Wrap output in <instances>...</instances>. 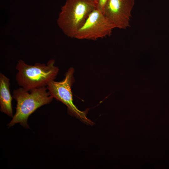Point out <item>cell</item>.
<instances>
[{
    "instance_id": "cell-1",
    "label": "cell",
    "mask_w": 169,
    "mask_h": 169,
    "mask_svg": "<svg viewBox=\"0 0 169 169\" xmlns=\"http://www.w3.org/2000/svg\"><path fill=\"white\" fill-rule=\"evenodd\" d=\"M12 96L17 101L16 112L7 125L9 127L19 123L26 128H29L27 120L29 116L38 108L49 104L54 98L46 86L29 91L20 87L13 90Z\"/></svg>"
},
{
    "instance_id": "cell-2",
    "label": "cell",
    "mask_w": 169,
    "mask_h": 169,
    "mask_svg": "<svg viewBox=\"0 0 169 169\" xmlns=\"http://www.w3.org/2000/svg\"><path fill=\"white\" fill-rule=\"evenodd\" d=\"M55 62L51 59L46 64L37 63L33 65L19 60L15 67L18 71L15 75L17 83L27 91L47 86L49 82L54 80L59 73Z\"/></svg>"
},
{
    "instance_id": "cell-3",
    "label": "cell",
    "mask_w": 169,
    "mask_h": 169,
    "mask_svg": "<svg viewBox=\"0 0 169 169\" xmlns=\"http://www.w3.org/2000/svg\"><path fill=\"white\" fill-rule=\"evenodd\" d=\"M96 8L92 0H66L62 6L57 23L64 34L74 38L88 16Z\"/></svg>"
},
{
    "instance_id": "cell-4",
    "label": "cell",
    "mask_w": 169,
    "mask_h": 169,
    "mask_svg": "<svg viewBox=\"0 0 169 169\" xmlns=\"http://www.w3.org/2000/svg\"><path fill=\"white\" fill-rule=\"evenodd\" d=\"M74 70L70 68L65 73L63 80L59 82L53 80L49 82L46 86L51 95L65 105L69 114L79 119L86 124L92 125L94 122L87 117V110L81 111L73 103L71 87L74 82L73 74Z\"/></svg>"
},
{
    "instance_id": "cell-5",
    "label": "cell",
    "mask_w": 169,
    "mask_h": 169,
    "mask_svg": "<svg viewBox=\"0 0 169 169\" xmlns=\"http://www.w3.org/2000/svg\"><path fill=\"white\" fill-rule=\"evenodd\" d=\"M114 28L104 13L96 8L88 16L74 38L95 40L110 36Z\"/></svg>"
},
{
    "instance_id": "cell-6",
    "label": "cell",
    "mask_w": 169,
    "mask_h": 169,
    "mask_svg": "<svg viewBox=\"0 0 169 169\" xmlns=\"http://www.w3.org/2000/svg\"><path fill=\"white\" fill-rule=\"evenodd\" d=\"M135 0H108L103 13L115 28L126 29L130 26Z\"/></svg>"
},
{
    "instance_id": "cell-7",
    "label": "cell",
    "mask_w": 169,
    "mask_h": 169,
    "mask_svg": "<svg viewBox=\"0 0 169 169\" xmlns=\"http://www.w3.org/2000/svg\"><path fill=\"white\" fill-rule=\"evenodd\" d=\"M10 79L0 73V110L8 115L13 117L12 100L10 91Z\"/></svg>"
},
{
    "instance_id": "cell-8",
    "label": "cell",
    "mask_w": 169,
    "mask_h": 169,
    "mask_svg": "<svg viewBox=\"0 0 169 169\" xmlns=\"http://www.w3.org/2000/svg\"><path fill=\"white\" fill-rule=\"evenodd\" d=\"M108 0H97L96 3V8L102 11H103Z\"/></svg>"
},
{
    "instance_id": "cell-9",
    "label": "cell",
    "mask_w": 169,
    "mask_h": 169,
    "mask_svg": "<svg viewBox=\"0 0 169 169\" xmlns=\"http://www.w3.org/2000/svg\"><path fill=\"white\" fill-rule=\"evenodd\" d=\"M92 0L95 3H96L97 0Z\"/></svg>"
}]
</instances>
